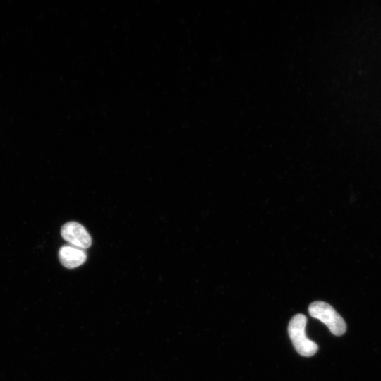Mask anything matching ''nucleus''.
<instances>
[{"label": "nucleus", "instance_id": "obj_1", "mask_svg": "<svg viewBox=\"0 0 381 381\" xmlns=\"http://www.w3.org/2000/svg\"><path fill=\"white\" fill-rule=\"evenodd\" d=\"M307 318L303 314L295 315L288 325V333L296 351L303 356H312L318 350V344L306 334Z\"/></svg>", "mask_w": 381, "mask_h": 381}, {"label": "nucleus", "instance_id": "obj_2", "mask_svg": "<svg viewBox=\"0 0 381 381\" xmlns=\"http://www.w3.org/2000/svg\"><path fill=\"white\" fill-rule=\"evenodd\" d=\"M308 311L310 316L320 320L336 336L346 332V325L341 316L334 308L324 301H315L310 304Z\"/></svg>", "mask_w": 381, "mask_h": 381}, {"label": "nucleus", "instance_id": "obj_4", "mask_svg": "<svg viewBox=\"0 0 381 381\" xmlns=\"http://www.w3.org/2000/svg\"><path fill=\"white\" fill-rule=\"evenodd\" d=\"M59 259L63 266L73 269L86 261L87 253L84 249L72 245H64L59 250Z\"/></svg>", "mask_w": 381, "mask_h": 381}, {"label": "nucleus", "instance_id": "obj_3", "mask_svg": "<svg viewBox=\"0 0 381 381\" xmlns=\"http://www.w3.org/2000/svg\"><path fill=\"white\" fill-rule=\"evenodd\" d=\"M62 238L70 245L86 249L90 247L92 238L85 228L76 222H68L61 229Z\"/></svg>", "mask_w": 381, "mask_h": 381}]
</instances>
